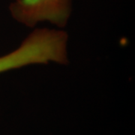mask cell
<instances>
[{
  "mask_svg": "<svg viewBox=\"0 0 135 135\" xmlns=\"http://www.w3.org/2000/svg\"><path fill=\"white\" fill-rule=\"evenodd\" d=\"M71 0H17L10 7L15 20L33 27L40 21L65 26L71 13Z\"/></svg>",
  "mask_w": 135,
  "mask_h": 135,
  "instance_id": "obj_1",
  "label": "cell"
},
{
  "mask_svg": "<svg viewBox=\"0 0 135 135\" xmlns=\"http://www.w3.org/2000/svg\"><path fill=\"white\" fill-rule=\"evenodd\" d=\"M38 59V52L33 44L24 41L15 51L0 57V72L35 64Z\"/></svg>",
  "mask_w": 135,
  "mask_h": 135,
  "instance_id": "obj_2",
  "label": "cell"
}]
</instances>
